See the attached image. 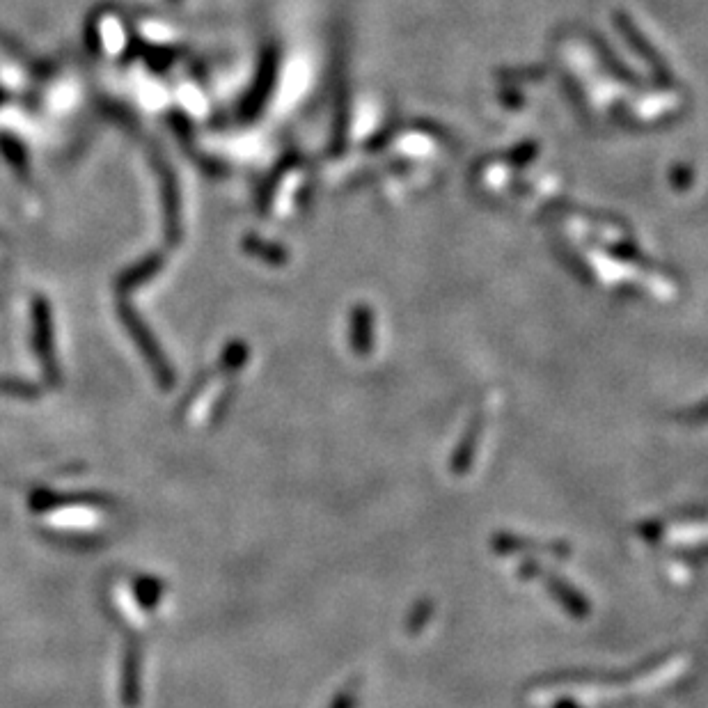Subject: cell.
Returning <instances> with one entry per match:
<instances>
[{
  "instance_id": "6da1fadb",
  "label": "cell",
  "mask_w": 708,
  "mask_h": 708,
  "mask_svg": "<svg viewBox=\"0 0 708 708\" xmlns=\"http://www.w3.org/2000/svg\"><path fill=\"white\" fill-rule=\"evenodd\" d=\"M275 74H278V55H275L273 49H266L262 55V62H259L253 88H250V92L241 101V108H239L241 120H255V117L262 113L266 101H269L273 92Z\"/></svg>"
},
{
  "instance_id": "7a4b0ae2",
  "label": "cell",
  "mask_w": 708,
  "mask_h": 708,
  "mask_svg": "<svg viewBox=\"0 0 708 708\" xmlns=\"http://www.w3.org/2000/svg\"><path fill=\"white\" fill-rule=\"evenodd\" d=\"M152 165L161 177V193H163V207H165V236L172 246H177L182 241V204H179V188L175 182V175L168 168V163L159 156H152Z\"/></svg>"
},
{
  "instance_id": "3957f363",
  "label": "cell",
  "mask_w": 708,
  "mask_h": 708,
  "mask_svg": "<svg viewBox=\"0 0 708 708\" xmlns=\"http://www.w3.org/2000/svg\"><path fill=\"white\" fill-rule=\"evenodd\" d=\"M0 156L7 161V165L17 172L21 182H30V161L26 147L21 145L19 138L10 136V133L0 131Z\"/></svg>"
},
{
  "instance_id": "277c9868",
  "label": "cell",
  "mask_w": 708,
  "mask_h": 708,
  "mask_svg": "<svg viewBox=\"0 0 708 708\" xmlns=\"http://www.w3.org/2000/svg\"><path fill=\"white\" fill-rule=\"evenodd\" d=\"M163 262H165V259H163L161 253H154V255L145 257L143 262H138L136 266H133V269L124 271L120 275V280H117V287L131 289V287L140 285V282H145V280L152 278V275L159 273L163 269Z\"/></svg>"
},
{
  "instance_id": "5b68a950",
  "label": "cell",
  "mask_w": 708,
  "mask_h": 708,
  "mask_svg": "<svg viewBox=\"0 0 708 708\" xmlns=\"http://www.w3.org/2000/svg\"><path fill=\"white\" fill-rule=\"evenodd\" d=\"M138 53L154 72H165L172 65V60L177 58L175 51L170 49H159V46H149V44H138Z\"/></svg>"
},
{
  "instance_id": "8992f818",
  "label": "cell",
  "mask_w": 708,
  "mask_h": 708,
  "mask_svg": "<svg viewBox=\"0 0 708 708\" xmlns=\"http://www.w3.org/2000/svg\"><path fill=\"white\" fill-rule=\"evenodd\" d=\"M243 246H246L250 255L262 257V259H266V262L282 264L287 259V253L280 246H275V243H266L262 239H257V236H248V239L243 241Z\"/></svg>"
},
{
  "instance_id": "52a82bcc",
  "label": "cell",
  "mask_w": 708,
  "mask_h": 708,
  "mask_svg": "<svg viewBox=\"0 0 708 708\" xmlns=\"http://www.w3.org/2000/svg\"><path fill=\"white\" fill-rule=\"evenodd\" d=\"M3 101H7V92L0 88V104H3Z\"/></svg>"
},
{
  "instance_id": "ba28073f",
  "label": "cell",
  "mask_w": 708,
  "mask_h": 708,
  "mask_svg": "<svg viewBox=\"0 0 708 708\" xmlns=\"http://www.w3.org/2000/svg\"><path fill=\"white\" fill-rule=\"evenodd\" d=\"M172 3H179V0H172Z\"/></svg>"
}]
</instances>
